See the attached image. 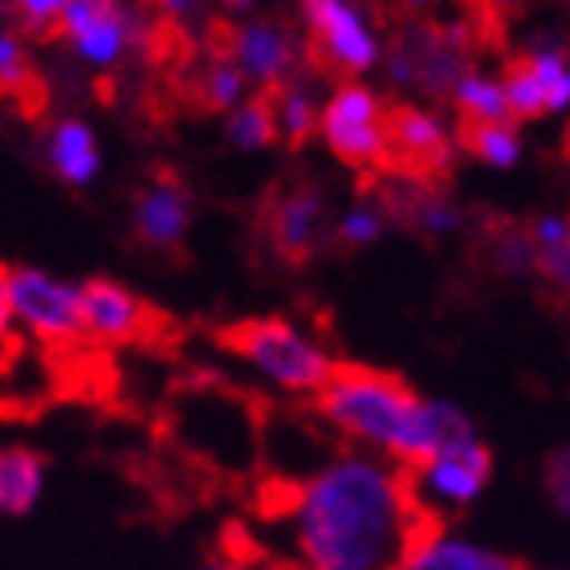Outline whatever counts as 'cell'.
<instances>
[{
	"label": "cell",
	"instance_id": "f1b7e54d",
	"mask_svg": "<svg viewBox=\"0 0 570 570\" xmlns=\"http://www.w3.org/2000/svg\"><path fill=\"white\" fill-rule=\"evenodd\" d=\"M542 269H547L550 277H559V282H570V240L559 245V249L542 253Z\"/></svg>",
	"mask_w": 570,
	"mask_h": 570
},
{
	"label": "cell",
	"instance_id": "8fae6325",
	"mask_svg": "<svg viewBox=\"0 0 570 570\" xmlns=\"http://www.w3.org/2000/svg\"><path fill=\"white\" fill-rule=\"evenodd\" d=\"M233 53H237L240 70L249 73V78H262V82H277L289 70V61H294L289 33H285L282 24H265V21L245 24L233 37Z\"/></svg>",
	"mask_w": 570,
	"mask_h": 570
},
{
	"label": "cell",
	"instance_id": "44dd1931",
	"mask_svg": "<svg viewBox=\"0 0 570 570\" xmlns=\"http://www.w3.org/2000/svg\"><path fill=\"white\" fill-rule=\"evenodd\" d=\"M277 110V131L289 142H306L309 131H314V98L302 90V86H289L282 90V98L274 102Z\"/></svg>",
	"mask_w": 570,
	"mask_h": 570
},
{
	"label": "cell",
	"instance_id": "3957f363",
	"mask_svg": "<svg viewBox=\"0 0 570 570\" xmlns=\"http://www.w3.org/2000/svg\"><path fill=\"white\" fill-rule=\"evenodd\" d=\"M220 343L228 351H237L240 358H249L253 367L265 371L269 380L289 387V392H322L334 375V363L326 358V351L302 338L282 318L237 322V326L220 331Z\"/></svg>",
	"mask_w": 570,
	"mask_h": 570
},
{
	"label": "cell",
	"instance_id": "5b68a950",
	"mask_svg": "<svg viewBox=\"0 0 570 570\" xmlns=\"http://www.w3.org/2000/svg\"><path fill=\"white\" fill-rule=\"evenodd\" d=\"M322 135L331 142V151L346 164L367 167L387 159V119L380 110V98L358 82L334 90V98L322 110Z\"/></svg>",
	"mask_w": 570,
	"mask_h": 570
},
{
	"label": "cell",
	"instance_id": "7a4b0ae2",
	"mask_svg": "<svg viewBox=\"0 0 570 570\" xmlns=\"http://www.w3.org/2000/svg\"><path fill=\"white\" fill-rule=\"evenodd\" d=\"M420 404L404 380L371 367H334L331 383L322 387V416L338 424L351 436H363L395 456L404 444L407 428L416 420Z\"/></svg>",
	"mask_w": 570,
	"mask_h": 570
},
{
	"label": "cell",
	"instance_id": "ffe728a7",
	"mask_svg": "<svg viewBox=\"0 0 570 570\" xmlns=\"http://www.w3.org/2000/svg\"><path fill=\"white\" fill-rule=\"evenodd\" d=\"M505 98H510V115H547L550 110V98H547V86L538 82V73L530 70V61H513L510 73H505Z\"/></svg>",
	"mask_w": 570,
	"mask_h": 570
},
{
	"label": "cell",
	"instance_id": "277c9868",
	"mask_svg": "<svg viewBox=\"0 0 570 570\" xmlns=\"http://www.w3.org/2000/svg\"><path fill=\"white\" fill-rule=\"evenodd\" d=\"M21 318L41 343H70L86 331L82 289L37 274V269H4L0 277V326Z\"/></svg>",
	"mask_w": 570,
	"mask_h": 570
},
{
	"label": "cell",
	"instance_id": "7c38bea8",
	"mask_svg": "<svg viewBox=\"0 0 570 570\" xmlns=\"http://www.w3.org/2000/svg\"><path fill=\"white\" fill-rule=\"evenodd\" d=\"M400 570H518V567L481 547H469L461 538H424V530H420Z\"/></svg>",
	"mask_w": 570,
	"mask_h": 570
},
{
	"label": "cell",
	"instance_id": "52a82bcc",
	"mask_svg": "<svg viewBox=\"0 0 570 570\" xmlns=\"http://www.w3.org/2000/svg\"><path fill=\"white\" fill-rule=\"evenodd\" d=\"M61 33L70 37L86 61L110 66L122 58L127 41L135 37V17L115 4H98V0H70L61 17Z\"/></svg>",
	"mask_w": 570,
	"mask_h": 570
},
{
	"label": "cell",
	"instance_id": "484cf974",
	"mask_svg": "<svg viewBox=\"0 0 570 570\" xmlns=\"http://www.w3.org/2000/svg\"><path fill=\"white\" fill-rule=\"evenodd\" d=\"M420 225H424L428 233H456V228H461V213H456L452 204H424Z\"/></svg>",
	"mask_w": 570,
	"mask_h": 570
},
{
	"label": "cell",
	"instance_id": "603a6c76",
	"mask_svg": "<svg viewBox=\"0 0 570 570\" xmlns=\"http://www.w3.org/2000/svg\"><path fill=\"white\" fill-rule=\"evenodd\" d=\"M17 17H21L24 29L41 33V29H49V24H61V17H66V0H24L21 9H17Z\"/></svg>",
	"mask_w": 570,
	"mask_h": 570
},
{
	"label": "cell",
	"instance_id": "f546056e",
	"mask_svg": "<svg viewBox=\"0 0 570 570\" xmlns=\"http://www.w3.org/2000/svg\"><path fill=\"white\" fill-rule=\"evenodd\" d=\"M204 570H269V567H253V562H245V559H228V562H213V567H204Z\"/></svg>",
	"mask_w": 570,
	"mask_h": 570
},
{
	"label": "cell",
	"instance_id": "e0dca14e",
	"mask_svg": "<svg viewBox=\"0 0 570 570\" xmlns=\"http://www.w3.org/2000/svg\"><path fill=\"white\" fill-rule=\"evenodd\" d=\"M452 98H456V107L469 115V122H505L510 119V98H505V86L489 82V78L461 73L456 86H452Z\"/></svg>",
	"mask_w": 570,
	"mask_h": 570
},
{
	"label": "cell",
	"instance_id": "6da1fadb",
	"mask_svg": "<svg viewBox=\"0 0 570 570\" xmlns=\"http://www.w3.org/2000/svg\"><path fill=\"white\" fill-rule=\"evenodd\" d=\"M404 481L371 461H338L297 489L294 538L309 570H392L416 542Z\"/></svg>",
	"mask_w": 570,
	"mask_h": 570
},
{
	"label": "cell",
	"instance_id": "4316f807",
	"mask_svg": "<svg viewBox=\"0 0 570 570\" xmlns=\"http://www.w3.org/2000/svg\"><path fill=\"white\" fill-rule=\"evenodd\" d=\"M550 485H554V501L559 510L570 513V449H562L554 461H550Z\"/></svg>",
	"mask_w": 570,
	"mask_h": 570
},
{
	"label": "cell",
	"instance_id": "d6986e66",
	"mask_svg": "<svg viewBox=\"0 0 570 570\" xmlns=\"http://www.w3.org/2000/svg\"><path fill=\"white\" fill-rule=\"evenodd\" d=\"M461 142L476 159H485L493 167H513L522 159V142H518L510 122H464Z\"/></svg>",
	"mask_w": 570,
	"mask_h": 570
},
{
	"label": "cell",
	"instance_id": "ac0fdd59",
	"mask_svg": "<svg viewBox=\"0 0 570 570\" xmlns=\"http://www.w3.org/2000/svg\"><path fill=\"white\" fill-rule=\"evenodd\" d=\"M228 142L240 147V151H257L265 142H274L277 135V110L269 98H253V102H240V110L228 115L225 127Z\"/></svg>",
	"mask_w": 570,
	"mask_h": 570
},
{
	"label": "cell",
	"instance_id": "2e32d148",
	"mask_svg": "<svg viewBox=\"0 0 570 570\" xmlns=\"http://www.w3.org/2000/svg\"><path fill=\"white\" fill-rule=\"evenodd\" d=\"M318 213H322V200L306 188L277 200L274 233H277V245H282L289 257H302V253L309 249V240H314V225H318Z\"/></svg>",
	"mask_w": 570,
	"mask_h": 570
},
{
	"label": "cell",
	"instance_id": "4fadbf2b",
	"mask_svg": "<svg viewBox=\"0 0 570 570\" xmlns=\"http://www.w3.org/2000/svg\"><path fill=\"white\" fill-rule=\"evenodd\" d=\"M135 225H139V237H147L151 245L179 240V233L188 225V191L171 184V179H159L151 191H142Z\"/></svg>",
	"mask_w": 570,
	"mask_h": 570
},
{
	"label": "cell",
	"instance_id": "8992f818",
	"mask_svg": "<svg viewBox=\"0 0 570 570\" xmlns=\"http://www.w3.org/2000/svg\"><path fill=\"white\" fill-rule=\"evenodd\" d=\"M306 21L334 66L358 73V70H371L380 61L375 33H371L367 21L351 4H343V0H309Z\"/></svg>",
	"mask_w": 570,
	"mask_h": 570
},
{
	"label": "cell",
	"instance_id": "ba28073f",
	"mask_svg": "<svg viewBox=\"0 0 570 570\" xmlns=\"http://www.w3.org/2000/svg\"><path fill=\"white\" fill-rule=\"evenodd\" d=\"M452 142L440 119L424 110L400 107L387 115V159L383 164L407 167V171H436L449 164Z\"/></svg>",
	"mask_w": 570,
	"mask_h": 570
},
{
	"label": "cell",
	"instance_id": "30bf717a",
	"mask_svg": "<svg viewBox=\"0 0 570 570\" xmlns=\"http://www.w3.org/2000/svg\"><path fill=\"white\" fill-rule=\"evenodd\" d=\"M82 314H86V331L102 334L110 343L135 338L142 331V318H147L139 297L127 294L115 282H102V277L82 285Z\"/></svg>",
	"mask_w": 570,
	"mask_h": 570
},
{
	"label": "cell",
	"instance_id": "9a60e30c",
	"mask_svg": "<svg viewBox=\"0 0 570 570\" xmlns=\"http://www.w3.org/2000/svg\"><path fill=\"white\" fill-rule=\"evenodd\" d=\"M41 456L29 449H9L0 456V505L4 513H29L41 493Z\"/></svg>",
	"mask_w": 570,
	"mask_h": 570
},
{
	"label": "cell",
	"instance_id": "7402d4cb",
	"mask_svg": "<svg viewBox=\"0 0 570 570\" xmlns=\"http://www.w3.org/2000/svg\"><path fill=\"white\" fill-rule=\"evenodd\" d=\"M240 90H245V70L240 66H216L208 73V82H204V95H208L213 107H237Z\"/></svg>",
	"mask_w": 570,
	"mask_h": 570
},
{
	"label": "cell",
	"instance_id": "5bb4252c",
	"mask_svg": "<svg viewBox=\"0 0 570 570\" xmlns=\"http://www.w3.org/2000/svg\"><path fill=\"white\" fill-rule=\"evenodd\" d=\"M49 164L66 184H90L98 176V164H102L95 131L78 119L58 122L53 135H49Z\"/></svg>",
	"mask_w": 570,
	"mask_h": 570
},
{
	"label": "cell",
	"instance_id": "cb8c5ba5",
	"mask_svg": "<svg viewBox=\"0 0 570 570\" xmlns=\"http://www.w3.org/2000/svg\"><path fill=\"white\" fill-rule=\"evenodd\" d=\"M338 228H343V237L351 240V245H371V240L380 237L383 220H380V213H371V208H351Z\"/></svg>",
	"mask_w": 570,
	"mask_h": 570
},
{
	"label": "cell",
	"instance_id": "83f0119b",
	"mask_svg": "<svg viewBox=\"0 0 570 570\" xmlns=\"http://www.w3.org/2000/svg\"><path fill=\"white\" fill-rule=\"evenodd\" d=\"M534 240L542 245V253L559 249V245H567L570 240V225L567 220H559V216H542L534 225Z\"/></svg>",
	"mask_w": 570,
	"mask_h": 570
},
{
	"label": "cell",
	"instance_id": "d4e9b609",
	"mask_svg": "<svg viewBox=\"0 0 570 570\" xmlns=\"http://www.w3.org/2000/svg\"><path fill=\"white\" fill-rule=\"evenodd\" d=\"M0 78H4V86H21V82H24V53H21V41H12L9 33L0 37Z\"/></svg>",
	"mask_w": 570,
	"mask_h": 570
},
{
	"label": "cell",
	"instance_id": "9c48e42d",
	"mask_svg": "<svg viewBox=\"0 0 570 570\" xmlns=\"http://www.w3.org/2000/svg\"><path fill=\"white\" fill-rule=\"evenodd\" d=\"M489 469H493V456H489L485 444H461V449L444 452L440 461H432L424 473V489L440 501H473L489 481Z\"/></svg>",
	"mask_w": 570,
	"mask_h": 570
}]
</instances>
